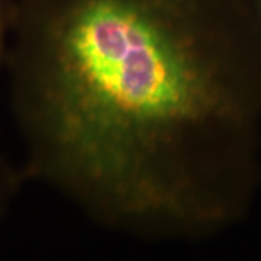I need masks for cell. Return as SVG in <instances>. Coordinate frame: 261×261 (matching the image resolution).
<instances>
[{
    "mask_svg": "<svg viewBox=\"0 0 261 261\" xmlns=\"http://www.w3.org/2000/svg\"><path fill=\"white\" fill-rule=\"evenodd\" d=\"M18 0H0V73L6 68Z\"/></svg>",
    "mask_w": 261,
    "mask_h": 261,
    "instance_id": "cell-3",
    "label": "cell"
},
{
    "mask_svg": "<svg viewBox=\"0 0 261 261\" xmlns=\"http://www.w3.org/2000/svg\"><path fill=\"white\" fill-rule=\"evenodd\" d=\"M250 2V6H251L252 13H254V18H255V22L258 25L261 32V0H248Z\"/></svg>",
    "mask_w": 261,
    "mask_h": 261,
    "instance_id": "cell-4",
    "label": "cell"
},
{
    "mask_svg": "<svg viewBox=\"0 0 261 261\" xmlns=\"http://www.w3.org/2000/svg\"><path fill=\"white\" fill-rule=\"evenodd\" d=\"M27 181L22 168L12 166L0 155V221L8 214L13 199L18 196L22 185Z\"/></svg>",
    "mask_w": 261,
    "mask_h": 261,
    "instance_id": "cell-2",
    "label": "cell"
},
{
    "mask_svg": "<svg viewBox=\"0 0 261 261\" xmlns=\"http://www.w3.org/2000/svg\"><path fill=\"white\" fill-rule=\"evenodd\" d=\"M27 181L145 241L240 224L261 183L248 0H18L6 61Z\"/></svg>",
    "mask_w": 261,
    "mask_h": 261,
    "instance_id": "cell-1",
    "label": "cell"
}]
</instances>
